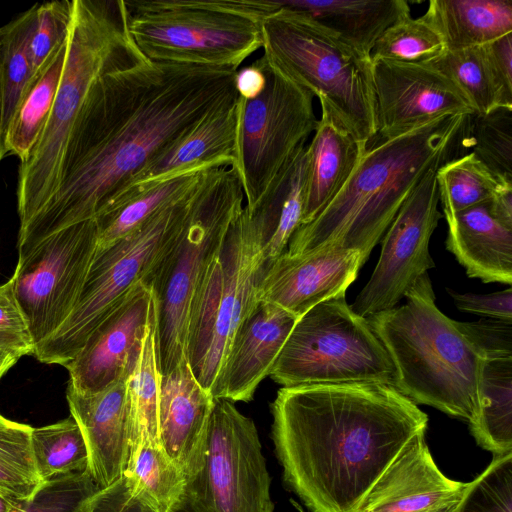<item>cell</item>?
Here are the masks:
<instances>
[{
    "label": "cell",
    "instance_id": "cell-52",
    "mask_svg": "<svg viewBox=\"0 0 512 512\" xmlns=\"http://www.w3.org/2000/svg\"><path fill=\"white\" fill-rule=\"evenodd\" d=\"M6 155L5 147H4V138L2 134V95L0 89V162L3 157Z\"/></svg>",
    "mask_w": 512,
    "mask_h": 512
},
{
    "label": "cell",
    "instance_id": "cell-10",
    "mask_svg": "<svg viewBox=\"0 0 512 512\" xmlns=\"http://www.w3.org/2000/svg\"><path fill=\"white\" fill-rule=\"evenodd\" d=\"M269 376L282 387L313 384L395 385L393 362L367 318L355 313L346 292L296 321Z\"/></svg>",
    "mask_w": 512,
    "mask_h": 512
},
{
    "label": "cell",
    "instance_id": "cell-29",
    "mask_svg": "<svg viewBox=\"0 0 512 512\" xmlns=\"http://www.w3.org/2000/svg\"><path fill=\"white\" fill-rule=\"evenodd\" d=\"M161 377L155 301L154 310L126 380L129 433L128 457L142 444L161 445L159 436Z\"/></svg>",
    "mask_w": 512,
    "mask_h": 512
},
{
    "label": "cell",
    "instance_id": "cell-6",
    "mask_svg": "<svg viewBox=\"0 0 512 512\" xmlns=\"http://www.w3.org/2000/svg\"><path fill=\"white\" fill-rule=\"evenodd\" d=\"M244 193L233 166L212 167L193 194L179 229L164 246L145 282L157 309V345L161 374L186 357L192 307L228 230L243 209Z\"/></svg>",
    "mask_w": 512,
    "mask_h": 512
},
{
    "label": "cell",
    "instance_id": "cell-1",
    "mask_svg": "<svg viewBox=\"0 0 512 512\" xmlns=\"http://www.w3.org/2000/svg\"><path fill=\"white\" fill-rule=\"evenodd\" d=\"M237 70L147 59L97 77L68 135L52 196L19 228L18 255L110 206L165 148L238 97Z\"/></svg>",
    "mask_w": 512,
    "mask_h": 512
},
{
    "label": "cell",
    "instance_id": "cell-25",
    "mask_svg": "<svg viewBox=\"0 0 512 512\" xmlns=\"http://www.w3.org/2000/svg\"><path fill=\"white\" fill-rule=\"evenodd\" d=\"M308 145L301 144L259 202L247 209L260 235L266 265L284 253L301 226L308 183Z\"/></svg>",
    "mask_w": 512,
    "mask_h": 512
},
{
    "label": "cell",
    "instance_id": "cell-22",
    "mask_svg": "<svg viewBox=\"0 0 512 512\" xmlns=\"http://www.w3.org/2000/svg\"><path fill=\"white\" fill-rule=\"evenodd\" d=\"M214 399L197 381L187 357L162 374L160 443L186 477L199 460Z\"/></svg>",
    "mask_w": 512,
    "mask_h": 512
},
{
    "label": "cell",
    "instance_id": "cell-11",
    "mask_svg": "<svg viewBox=\"0 0 512 512\" xmlns=\"http://www.w3.org/2000/svg\"><path fill=\"white\" fill-rule=\"evenodd\" d=\"M200 181L132 233L106 248L97 247L72 312L35 349L33 356L37 360L63 366L111 310L136 285L147 281L164 246L181 226Z\"/></svg>",
    "mask_w": 512,
    "mask_h": 512
},
{
    "label": "cell",
    "instance_id": "cell-37",
    "mask_svg": "<svg viewBox=\"0 0 512 512\" xmlns=\"http://www.w3.org/2000/svg\"><path fill=\"white\" fill-rule=\"evenodd\" d=\"M31 448L42 481L83 472L88 468L86 444L79 426L71 416L50 425L33 428Z\"/></svg>",
    "mask_w": 512,
    "mask_h": 512
},
{
    "label": "cell",
    "instance_id": "cell-7",
    "mask_svg": "<svg viewBox=\"0 0 512 512\" xmlns=\"http://www.w3.org/2000/svg\"><path fill=\"white\" fill-rule=\"evenodd\" d=\"M262 21L263 57L319 99L333 120L369 146L378 123L372 61L305 13L283 6Z\"/></svg>",
    "mask_w": 512,
    "mask_h": 512
},
{
    "label": "cell",
    "instance_id": "cell-4",
    "mask_svg": "<svg viewBox=\"0 0 512 512\" xmlns=\"http://www.w3.org/2000/svg\"><path fill=\"white\" fill-rule=\"evenodd\" d=\"M406 303L367 318L396 371L395 387L416 405L471 423L478 411L484 356L458 321L435 304L428 273Z\"/></svg>",
    "mask_w": 512,
    "mask_h": 512
},
{
    "label": "cell",
    "instance_id": "cell-50",
    "mask_svg": "<svg viewBox=\"0 0 512 512\" xmlns=\"http://www.w3.org/2000/svg\"><path fill=\"white\" fill-rule=\"evenodd\" d=\"M488 202L494 217L512 228V187L500 191Z\"/></svg>",
    "mask_w": 512,
    "mask_h": 512
},
{
    "label": "cell",
    "instance_id": "cell-13",
    "mask_svg": "<svg viewBox=\"0 0 512 512\" xmlns=\"http://www.w3.org/2000/svg\"><path fill=\"white\" fill-rule=\"evenodd\" d=\"M266 84L260 95L244 100L235 167L245 207L252 209L278 172L314 132L318 120L313 95L268 64L263 56Z\"/></svg>",
    "mask_w": 512,
    "mask_h": 512
},
{
    "label": "cell",
    "instance_id": "cell-47",
    "mask_svg": "<svg viewBox=\"0 0 512 512\" xmlns=\"http://www.w3.org/2000/svg\"><path fill=\"white\" fill-rule=\"evenodd\" d=\"M487 50L503 105L512 109V32L487 44Z\"/></svg>",
    "mask_w": 512,
    "mask_h": 512
},
{
    "label": "cell",
    "instance_id": "cell-26",
    "mask_svg": "<svg viewBox=\"0 0 512 512\" xmlns=\"http://www.w3.org/2000/svg\"><path fill=\"white\" fill-rule=\"evenodd\" d=\"M307 145L308 183L301 225L311 222L333 199L368 147L341 128L324 108Z\"/></svg>",
    "mask_w": 512,
    "mask_h": 512
},
{
    "label": "cell",
    "instance_id": "cell-32",
    "mask_svg": "<svg viewBox=\"0 0 512 512\" xmlns=\"http://www.w3.org/2000/svg\"><path fill=\"white\" fill-rule=\"evenodd\" d=\"M469 426L494 456L512 452V356L484 360L478 411Z\"/></svg>",
    "mask_w": 512,
    "mask_h": 512
},
{
    "label": "cell",
    "instance_id": "cell-34",
    "mask_svg": "<svg viewBox=\"0 0 512 512\" xmlns=\"http://www.w3.org/2000/svg\"><path fill=\"white\" fill-rule=\"evenodd\" d=\"M435 176L446 221L512 187L511 180L496 174L473 152L445 161Z\"/></svg>",
    "mask_w": 512,
    "mask_h": 512
},
{
    "label": "cell",
    "instance_id": "cell-8",
    "mask_svg": "<svg viewBox=\"0 0 512 512\" xmlns=\"http://www.w3.org/2000/svg\"><path fill=\"white\" fill-rule=\"evenodd\" d=\"M128 28L150 61L239 69L262 48L276 0L125 1Z\"/></svg>",
    "mask_w": 512,
    "mask_h": 512
},
{
    "label": "cell",
    "instance_id": "cell-55",
    "mask_svg": "<svg viewBox=\"0 0 512 512\" xmlns=\"http://www.w3.org/2000/svg\"><path fill=\"white\" fill-rule=\"evenodd\" d=\"M293 503H294V502H293ZM294 505H295V506H296V507H297L301 512H303V511L300 509V507H299L296 503H294Z\"/></svg>",
    "mask_w": 512,
    "mask_h": 512
},
{
    "label": "cell",
    "instance_id": "cell-33",
    "mask_svg": "<svg viewBox=\"0 0 512 512\" xmlns=\"http://www.w3.org/2000/svg\"><path fill=\"white\" fill-rule=\"evenodd\" d=\"M67 45L68 37L32 78L7 129L5 152L17 156L20 162L27 159L47 122L62 77Z\"/></svg>",
    "mask_w": 512,
    "mask_h": 512
},
{
    "label": "cell",
    "instance_id": "cell-35",
    "mask_svg": "<svg viewBox=\"0 0 512 512\" xmlns=\"http://www.w3.org/2000/svg\"><path fill=\"white\" fill-rule=\"evenodd\" d=\"M36 10L37 4L0 27V89L4 140L24 92L33 78L29 42Z\"/></svg>",
    "mask_w": 512,
    "mask_h": 512
},
{
    "label": "cell",
    "instance_id": "cell-12",
    "mask_svg": "<svg viewBox=\"0 0 512 512\" xmlns=\"http://www.w3.org/2000/svg\"><path fill=\"white\" fill-rule=\"evenodd\" d=\"M271 477L254 421L215 398L195 468L177 512H273Z\"/></svg>",
    "mask_w": 512,
    "mask_h": 512
},
{
    "label": "cell",
    "instance_id": "cell-48",
    "mask_svg": "<svg viewBox=\"0 0 512 512\" xmlns=\"http://www.w3.org/2000/svg\"><path fill=\"white\" fill-rule=\"evenodd\" d=\"M83 512H152L127 491L123 479L99 489L86 503Z\"/></svg>",
    "mask_w": 512,
    "mask_h": 512
},
{
    "label": "cell",
    "instance_id": "cell-49",
    "mask_svg": "<svg viewBox=\"0 0 512 512\" xmlns=\"http://www.w3.org/2000/svg\"><path fill=\"white\" fill-rule=\"evenodd\" d=\"M266 84V75L262 58L252 64L238 69L235 73L234 85L239 97L251 100L262 93Z\"/></svg>",
    "mask_w": 512,
    "mask_h": 512
},
{
    "label": "cell",
    "instance_id": "cell-44",
    "mask_svg": "<svg viewBox=\"0 0 512 512\" xmlns=\"http://www.w3.org/2000/svg\"><path fill=\"white\" fill-rule=\"evenodd\" d=\"M35 345L14 292L11 277L0 285V353L19 359L33 355Z\"/></svg>",
    "mask_w": 512,
    "mask_h": 512
},
{
    "label": "cell",
    "instance_id": "cell-27",
    "mask_svg": "<svg viewBox=\"0 0 512 512\" xmlns=\"http://www.w3.org/2000/svg\"><path fill=\"white\" fill-rule=\"evenodd\" d=\"M305 13L362 54L369 56L380 35L411 15L405 0H279Z\"/></svg>",
    "mask_w": 512,
    "mask_h": 512
},
{
    "label": "cell",
    "instance_id": "cell-17",
    "mask_svg": "<svg viewBox=\"0 0 512 512\" xmlns=\"http://www.w3.org/2000/svg\"><path fill=\"white\" fill-rule=\"evenodd\" d=\"M154 307L151 288L144 282L136 285L63 365L68 385L79 393H95L126 377Z\"/></svg>",
    "mask_w": 512,
    "mask_h": 512
},
{
    "label": "cell",
    "instance_id": "cell-31",
    "mask_svg": "<svg viewBox=\"0 0 512 512\" xmlns=\"http://www.w3.org/2000/svg\"><path fill=\"white\" fill-rule=\"evenodd\" d=\"M121 478L128 493L152 512H177L186 476L162 445L142 444L127 459Z\"/></svg>",
    "mask_w": 512,
    "mask_h": 512
},
{
    "label": "cell",
    "instance_id": "cell-39",
    "mask_svg": "<svg viewBox=\"0 0 512 512\" xmlns=\"http://www.w3.org/2000/svg\"><path fill=\"white\" fill-rule=\"evenodd\" d=\"M446 50L440 35L422 18L405 16L377 39L371 60L425 63Z\"/></svg>",
    "mask_w": 512,
    "mask_h": 512
},
{
    "label": "cell",
    "instance_id": "cell-3",
    "mask_svg": "<svg viewBox=\"0 0 512 512\" xmlns=\"http://www.w3.org/2000/svg\"><path fill=\"white\" fill-rule=\"evenodd\" d=\"M468 116L443 117L397 137L375 140L326 207L295 231L286 252L331 245L359 251L365 263L425 173L447 161Z\"/></svg>",
    "mask_w": 512,
    "mask_h": 512
},
{
    "label": "cell",
    "instance_id": "cell-5",
    "mask_svg": "<svg viewBox=\"0 0 512 512\" xmlns=\"http://www.w3.org/2000/svg\"><path fill=\"white\" fill-rule=\"evenodd\" d=\"M145 60L130 34L125 1L73 0L66 59L54 103L37 143L19 166V228L52 196L68 135L96 78Z\"/></svg>",
    "mask_w": 512,
    "mask_h": 512
},
{
    "label": "cell",
    "instance_id": "cell-43",
    "mask_svg": "<svg viewBox=\"0 0 512 512\" xmlns=\"http://www.w3.org/2000/svg\"><path fill=\"white\" fill-rule=\"evenodd\" d=\"M73 14V0L37 3L36 19L29 42L33 77L50 55L67 39Z\"/></svg>",
    "mask_w": 512,
    "mask_h": 512
},
{
    "label": "cell",
    "instance_id": "cell-19",
    "mask_svg": "<svg viewBox=\"0 0 512 512\" xmlns=\"http://www.w3.org/2000/svg\"><path fill=\"white\" fill-rule=\"evenodd\" d=\"M415 434L368 491L357 512H430L459 501L467 483L446 477Z\"/></svg>",
    "mask_w": 512,
    "mask_h": 512
},
{
    "label": "cell",
    "instance_id": "cell-45",
    "mask_svg": "<svg viewBox=\"0 0 512 512\" xmlns=\"http://www.w3.org/2000/svg\"><path fill=\"white\" fill-rule=\"evenodd\" d=\"M458 325L485 359L512 356V321L491 318Z\"/></svg>",
    "mask_w": 512,
    "mask_h": 512
},
{
    "label": "cell",
    "instance_id": "cell-46",
    "mask_svg": "<svg viewBox=\"0 0 512 512\" xmlns=\"http://www.w3.org/2000/svg\"><path fill=\"white\" fill-rule=\"evenodd\" d=\"M456 307L464 312L512 321V288L490 294L457 293L447 289Z\"/></svg>",
    "mask_w": 512,
    "mask_h": 512
},
{
    "label": "cell",
    "instance_id": "cell-16",
    "mask_svg": "<svg viewBox=\"0 0 512 512\" xmlns=\"http://www.w3.org/2000/svg\"><path fill=\"white\" fill-rule=\"evenodd\" d=\"M378 139H390L434 120L475 114L457 86L426 63L371 60Z\"/></svg>",
    "mask_w": 512,
    "mask_h": 512
},
{
    "label": "cell",
    "instance_id": "cell-2",
    "mask_svg": "<svg viewBox=\"0 0 512 512\" xmlns=\"http://www.w3.org/2000/svg\"><path fill=\"white\" fill-rule=\"evenodd\" d=\"M271 438L287 486L312 512H357L428 416L384 383L282 387Z\"/></svg>",
    "mask_w": 512,
    "mask_h": 512
},
{
    "label": "cell",
    "instance_id": "cell-20",
    "mask_svg": "<svg viewBox=\"0 0 512 512\" xmlns=\"http://www.w3.org/2000/svg\"><path fill=\"white\" fill-rule=\"evenodd\" d=\"M127 376L95 393L66 390L70 416L84 438L88 472L100 489L117 481L129 453Z\"/></svg>",
    "mask_w": 512,
    "mask_h": 512
},
{
    "label": "cell",
    "instance_id": "cell-53",
    "mask_svg": "<svg viewBox=\"0 0 512 512\" xmlns=\"http://www.w3.org/2000/svg\"><path fill=\"white\" fill-rule=\"evenodd\" d=\"M13 499L0 491V512H9Z\"/></svg>",
    "mask_w": 512,
    "mask_h": 512
},
{
    "label": "cell",
    "instance_id": "cell-38",
    "mask_svg": "<svg viewBox=\"0 0 512 512\" xmlns=\"http://www.w3.org/2000/svg\"><path fill=\"white\" fill-rule=\"evenodd\" d=\"M33 427L0 414V491L12 499H25L43 482L31 448Z\"/></svg>",
    "mask_w": 512,
    "mask_h": 512
},
{
    "label": "cell",
    "instance_id": "cell-23",
    "mask_svg": "<svg viewBox=\"0 0 512 512\" xmlns=\"http://www.w3.org/2000/svg\"><path fill=\"white\" fill-rule=\"evenodd\" d=\"M242 104L238 96L208 114L154 158L105 210L134 190L181 170L206 164L234 166Z\"/></svg>",
    "mask_w": 512,
    "mask_h": 512
},
{
    "label": "cell",
    "instance_id": "cell-24",
    "mask_svg": "<svg viewBox=\"0 0 512 512\" xmlns=\"http://www.w3.org/2000/svg\"><path fill=\"white\" fill-rule=\"evenodd\" d=\"M488 201L457 212L446 221V248L470 278L511 285L512 228L494 217Z\"/></svg>",
    "mask_w": 512,
    "mask_h": 512
},
{
    "label": "cell",
    "instance_id": "cell-54",
    "mask_svg": "<svg viewBox=\"0 0 512 512\" xmlns=\"http://www.w3.org/2000/svg\"><path fill=\"white\" fill-rule=\"evenodd\" d=\"M457 503L453 504V505H450L448 507H445V508H442V509H439V510H435V511H430V512H453L455 506H456Z\"/></svg>",
    "mask_w": 512,
    "mask_h": 512
},
{
    "label": "cell",
    "instance_id": "cell-21",
    "mask_svg": "<svg viewBox=\"0 0 512 512\" xmlns=\"http://www.w3.org/2000/svg\"><path fill=\"white\" fill-rule=\"evenodd\" d=\"M298 318L259 301L232 343L215 398L249 402L270 371Z\"/></svg>",
    "mask_w": 512,
    "mask_h": 512
},
{
    "label": "cell",
    "instance_id": "cell-51",
    "mask_svg": "<svg viewBox=\"0 0 512 512\" xmlns=\"http://www.w3.org/2000/svg\"><path fill=\"white\" fill-rule=\"evenodd\" d=\"M18 360L6 354L0 353V379Z\"/></svg>",
    "mask_w": 512,
    "mask_h": 512
},
{
    "label": "cell",
    "instance_id": "cell-41",
    "mask_svg": "<svg viewBox=\"0 0 512 512\" xmlns=\"http://www.w3.org/2000/svg\"><path fill=\"white\" fill-rule=\"evenodd\" d=\"M88 470L44 480L25 499H13L9 512H83L99 490Z\"/></svg>",
    "mask_w": 512,
    "mask_h": 512
},
{
    "label": "cell",
    "instance_id": "cell-42",
    "mask_svg": "<svg viewBox=\"0 0 512 512\" xmlns=\"http://www.w3.org/2000/svg\"><path fill=\"white\" fill-rule=\"evenodd\" d=\"M453 512H512V452L494 456L489 466L467 483Z\"/></svg>",
    "mask_w": 512,
    "mask_h": 512
},
{
    "label": "cell",
    "instance_id": "cell-14",
    "mask_svg": "<svg viewBox=\"0 0 512 512\" xmlns=\"http://www.w3.org/2000/svg\"><path fill=\"white\" fill-rule=\"evenodd\" d=\"M97 247V225L89 219L55 232L18 256L14 292L35 349L69 317Z\"/></svg>",
    "mask_w": 512,
    "mask_h": 512
},
{
    "label": "cell",
    "instance_id": "cell-30",
    "mask_svg": "<svg viewBox=\"0 0 512 512\" xmlns=\"http://www.w3.org/2000/svg\"><path fill=\"white\" fill-rule=\"evenodd\" d=\"M218 164H206L165 176L125 196L94 218L98 248H106L140 227L154 213L194 187L204 173Z\"/></svg>",
    "mask_w": 512,
    "mask_h": 512
},
{
    "label": "cell",
    "instance_id": "cell-18",
    "mask_svg": "<svg viewBox=\"0 0 512 512\" xmlns=\"http://www.w3.org/2000/svg\"><path fill=\"white\" fill-rule=\"evenodd\" d=\"M363 264L359 251L331 245L299 254L285 251L265 265L257 297L300 318L315 305L346 292Z\"/></svg>",
    "mask_w": 512,
    "mask_h": 512
},
{
    "label": "cell",
    "instance_id": "cell-28",
    "mask_svg": "<svg viewBox=\"0 0 512 512\" xmlns=\"http://www.w3.org/2000/svg\"><path fill=\"white\" fill-rule=\"evenodd\" d=\"M446 50L489 44L512 32V0H430L421 16Z\"/></svg>",
    "mask_w": 512,
    "mask_h": 512
},
{
    "label": "cell",
    "instance_id": "cell-9",
    "mask_svg": "<svg viewBox=\"0 0 512 512\" xmlns=\"http://www.w3.org/2000/svg\"><path fill=\"white\" fill-rule=\"evenodd\" d=\"M265 265L260 235L243 207L197 293L189 321L186 357L214 398L235 336L259 302Z\"/></svg>",
    "mask_w": 512,
    "mask_h": 512
},
{
    "label": "cell",
    "instance_id": "cell-36",
    "mask_svg": "<svg viewBox=\"0 0 512 512\" xmlns=\"http://www.w3.org/2000/svg\"><path fill=\"white\" fill-rule=\"evenodd\" d=\"M425 63L443 73L457 86L475 114L487 115L498 108H505L492 71L487 44L445 50Z\"/></svg>",
    "mask_w": 512,
    "mask_h": 512
},
{
    "label": "cell",
    "instance_id": "cell-15",
    "mask_svg": "<svg viewBox=\"0 0 512 512\" xmlns=\"http://www.w3.org/2000/svg\"><path fill=\"white\" fill-rule=\"evenodd\" d=\"M441 164L425 173L385 232L375 269L350 305L358 315L369 318L394 308L417 280L435 267L429 241L443 217L435 176Z\"/></svg>",
    "mask_w": 512,
    "mask_h": 512
},
{
    "label": "cell",
    "instance_id": "cell-40",
    "mask_svg": "<svg viewBox=\"0 0 512 512\" xmlns=\"http://www.w3.org/2000/svg\"><path fill=\"white\" fill-rule=\"evenodd\" d=\"M465 128L472 152L496 174L512 181V109L469 115Z\"/></svg>",
    "mask_w": 512,
    "mask_h": 512
}]
</instances>
